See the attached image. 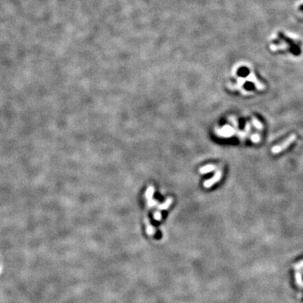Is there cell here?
<instances>
[{
    "instance_id": "cell-1",
    "label": "cell",
    "mask_w": 303,
    "mask_h": 303,
    "mask_svg": "<svg viewBox=\"0 0 303 303\" xmlns=\"http://www.w3.org/2000/svg\"><path fill=\"white\" fill-rule=\"evenodd\" d=\"M295 139H296V136H295V134H292V135H291L286 140H285L281 144L273 147V148H272V153H280L281 151H283V150L285 149L288 146L291 145V143L294 142Z\"/></svg>"
},
{
    "instance_id": "cell-2",
    "label": "cell",
    "mask_w": 303,
    "mask_h": 303,
    "mask_svg": "<svg viewBox=\"0 0 303 303\" xmlns=\"http://www.w3.org/2000/svg\"><path fill=\"white\" fill-rule=\"evenodd\" d=\"M248 80H249V81H251V82H253V83H254L255 84V86L259 89H264V84H262L261 83H259L258 80H257V79H255V77H254V75H253V73H251V74L249 75L248 77Z\"/></svg>"
},
{
    "instance_id": "cell-3",
    "label": "cell",
    "mask_w": 303,
    "mask_h": 303,
    "mask_svg": "<svg viewBox=\"0 0 303 303\" xmlns=\"http://www.w3.org/2000/svg\"><path fill=\"white\" fill-rule=\"evenodd\" d=\"M234 132V130L233 128L230 127V126H224V128L221 129V135H222L223 137H231L232 134Z\"/></svg>"
},
{
    "instance_id": "cell-4",
    "label": "cell",
    "mask_w": 303,
    "mask_h": 303,
    "mask_svg": "<svg viewBox=\"0 0 303 303\" xmlns=\"http://www.w3.org/2000/svg\"><path fill=\"white\" fill-rule=\"evenodd\" d=\"M253 125H254V126H255L256 128L257 129H259V130H262L263 129V126H262V124L260 123L257 119H255V118H253Z\"/></svg>"
},
{
    "instance_id": "cell-5",
    "label": "cell",
    "mask_w": 303,
    "mask_h": 303,
    "mask_svg": "<svg viewBox=\"0 0 303 303\" xmlns=\"http://www.w3.org/2000/svg\"><path fill=\"white\" fill-rule=\"evenodd\" d=\"M213 166H211V165H208V166H205V168H203L201 170V173H205V172H210V171H211V170L213 169Z\"/></svg>"
},
{
    "instance_id": "cell-6",
    "label": "cell",
    "mask_w": 303,
    "mask_h": 303,
    "mask_svg": "<svg viewBox=\"0 0 303 303\" xmlns=\"http://www.w3.org/2000/svg\"><path fill=\"white\" fill-rule=\"evenodd\" d=\"M251 139L253 142H259L260 140L259 136L258 134H253L252 137H251Z\"/></svg>"
}]
</instances>
